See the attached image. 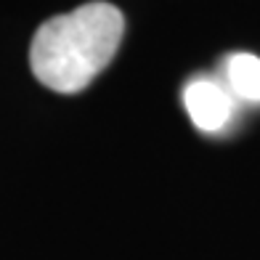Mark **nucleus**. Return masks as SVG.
Segmentation results:
<instances>
[{"label":"nucleus","mask_w":260,"mask_h":260,"mask_svg":"<svg viewBox=\"0 0 260 260\" xmlns=\"http://www.w3.org/2000/svg\"><path fill=\"white\" fill-rule=\"evenodd\" d=\"M234 96L223 80L194 77L183 88V104L191 122L205 133H220L234 117Z\"/></svg>","instance_id":"2"},{"label":"nucleus","mask_w":260,"mask_h":260,"mask_svg":"<svg viewBox=\"0 0 260 260\" xmlns=\"http://www.w3.org/2000/svg\"><path fill=\"white\" fill-rule=\"evenodd\" d=\"M223 82L234 99L260 104V58L255 53H231L223 61Z\"/></svg>","instance_id":"3"},{"label":"nucleus","mask_w":260,"mask_h":260,"mask_svg":"<svg viewBox=\"0 0 260 260\" xmlns=\"http://www.w3.org/2000/svg\"><path fill=\"white\" fill-rule=\"evenodd\" d=\"M122 29V14L101 0L48 19L29 48L35 77L56 93H80L114 58Z\"/></svg>","instance_id":"1"}]
</instances>
